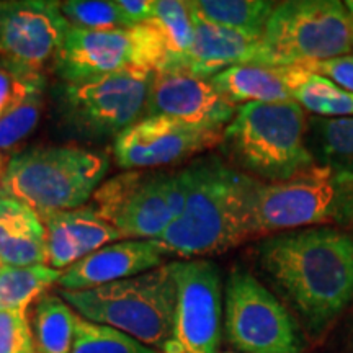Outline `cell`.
<instances>
[{
	"instance_id": "cell-5",
	"label": "cell",
	"mask_w": 353,
	"mask_h": 353,
	"mask_svg": "<svg viewBox=\"0 0 353 353\" xmlns=\"http://www.w3.org/2000/svg\"><path fill=\"white\" fill-rule=\"evenodd\" d=\"M110 169L107 154L81 145H41L7 162L0 190L38 214L76 210L94 196Z\"/></svg>"
},
{
	"instance_id": "cell-25",
	"label": "cell",
	"mask_w": 353,
	"mask_h": 353,
	"mask_svg": "<svg viewBox=\"0 0 353 353\" xmlns=\"http://www.w3.org/2000/svg\"><path fill=\"white\" fill-rule=\"evenodd\" d=\"M63 272L50 265H28L0 268V309L26 311L34 299H39L52 285L59 281Z\"/></svg>"
},
{
	"instance_id": "cell-16",
	"label": "cell",
	"mask_w": 353,
	"mask_h": 353,
	"mask_svg": "<svg viewBox=\"0 0 353 353\" xmlns=\"http://www.w3.org/2000/svg\"><path fill=\"white\" fill-rule=\"evenodd\" d=\"M165 255L157 241L113 242L65 268L57 285L64 291L94 290L154 270Z\"/></svg>"
},
{
	"instance_id": "cell-3",
	"label": "cell",
	"mask_w": 353,
	"mask_h": 353,
	"mask_svg": "<svg viewBox=\"0 0 353 353\" xmlns=\"http://www.w3.org/2000/svg\"><path fill=\"white\" fill-rule=\"evenodd\" d=\"M306 112L296 101L245 103L223 130L221 151L242 174L283 182L316 164L306 144Z\"/></svg>"
},
{
	"instance_id": "cell-19",
	"label": "cell",
	"mask_w": 353,
	"mask_h": 353,
	"mask_svg": "<svg viewBox=\"0 0 353 353\" xmlns=\"http://www.w3.org/2000/svg\"><path fill=\"white\" fill-rule=\"evenodd\" d=\"M0 260L3 265H48L46 229L39 214L0 190Z\"/></svg>"
},
{
	"instance_id": "cell-24",
	"label": "cell",
	"mask_w": 353,
	"mask_h": 353,
	"mask_svg": "<svg viewBox=\"0 0 353 353\" xmlns=\"http://www.w3.org/2000/svg\"><path fill=\"white\" fill-rule=\"evenodd\" d=\"M276 3L267 0H192L190 10L210 23L262 37Z\"/></svg>"
},
{
	"instance_id": "cell-22",
	"label": "cell",
	"mask_w": 353,
	"mask_h": 353,
	"mask_svg": "<svg viewBox=\"0 0 353 353\" xmlns=\"http://www.w3.org/2000/svg\"><path fill=\"white\" fill-rule=\"evenodd\" d=\"M77 312L59 294L46 293L34 304L32 327L38 353H70L76 335Z\"/></svg>"
},
{
	"instance_id": "cell-13",
	"label": "cell",
	"mask_w": 353,
	"mask_h": 353,
	"mask_svg": "<svg viewBox=\"0 0 353 353\" xmlns=\"http://www.w3.org/2000/svg\"><path fill=\"white\" fill-rule=\"evenodd\" d=\"M59 3L0 0V68L19 76H43L69 28Z\"/></svg>"
},
{
	"instance_id": "cell-14",
	"label": "cell",
	"mask_w": 353,
	"mask_h": 353,
	"mask_svg": "<svg viewBox=\"0 0 353 353\" xmlns=\"http://www.w3.org/2000/svg\"><path fill=\"white\" fill-rule=\"evenodd\" d=\"M223 130L175 118L144 117L114 138L113 156L123 170H149L187 161L221 144Z\"/></svg>"
},
{
	"instance_id": "cell-11",
	"label": "cell",
	"mask_w": 353,
	"mask_h": 353,
	"mask_svg": "<svg viewBox=\"0 0 353 353\" xmlns=\"http://www.w3.org/2000/svg\"><path fill=\"white\" fill-rule=\"evenodd\" d=\"M154 72L121 70L82 83H65L61 101L65 120L87 136H114L144 118Z\"/></svg>"
},
{
	"instance_id": "cell-21",
	"label": "cell",
	"mask_w": 353,
	"mask_h": 353,
	"mask_svg": "<svg viewBox=\"0 0 353 353\" xmlns=\"http://www.w3.org/2000/svg\"><path fill=\"white\" fill-rule=\"evenodd\" d=\"M291 100L319 118L353 117V94L299 65L283 68Z\"/></svg>"
},
{
	"instance_id": "cell-33",
	"label": "cell",
	"mask_w": 353,
	"mask_h": 353,
	"mask_svg": "<svg viewBox=\"0 0 353 353\" xmlns=\"http://www.w3.org/2000/svg\"><path fill=\"white\" fill-rule=\"evenodd\" d=\"M7 162L8 161H6V159H3L2 156H0V179H2V175H3V172H6V167H7Z\"/></svg>"
},
{
	"instance_id": "cell-27",
	"label": "cell",
	"mask_w": 353,
	"mask_h": 353,
	"mask_svg": "<svg viewBox=\"0 0 353 353\" xmlns=\"http://www.w3.org/2000/svg\"><path fill=\"white\" fill-rule=\"evenodd\" d=\"M44 83L34 87L17 107L0 117V156L6 161H10L13 149L38 126L44 110Z\"/></svg>"
},
{
	"instance_id": "cell-35",
	"label": "cell",
	"mask_w": 353,
	"mask_h": 353,
	"mask_svg": "<svg viewBox=\"0 0 353 353\" xmlns=\"http://www.w3.org/2000/svg\"><path fill=\"white\" fill-rule=\"evenodd\" d=\"M2 114H3V110H0V117H2Z\"/></svg>"
},
{
	"instance_id": "cell-2",
	"label": "cell",
	"mask_w": 353,
	"mask_h": 353,
	"mask_svg": "<svg viewBox=\"0 0 353 353\" xmlns=\"http://www.w3.org/2000/svg\"><path fill=\"white\" fill-rule=\"evenodd\" d=\"M185 170L188 176L185 208L156 239L167 254L183 259L216 255L257 237L259 180L216 156L198 159Z\"/></svg>"
},
{
	"instance_id": "cell-20",
	"label": "cell",
	"mask_w": 353,
	"mask_h": 353,
	"mask_svg": "<svg viewBox=\"0 0 353 353\" xmlns=\"http://www.w3.org/2000/svg\"><path fill=\"white\" fill-rule=\"evenodd\" d=\"M216 92L234 107L245 103H276L291 100L283 68L234 65L210 79Z\"/></svg>"
},
{
	"instance_id": "cell-28",
	"label": "cell",
	"mask_w": 353,
	"mask_h": 353,
	"mask_svg": "<svg viewBox=\"0 0 353 353\" xmlns=\"http://www.w3.org/2000/svg\"><path fill=\"white\" fill-rule=\"evenodd\" d=\"M70 353H161L125 332L97 324L77 314L76 335Z\"/></svg>"
},
{
	"instance_id": "cell-18",
	"label": "cell",
	"mask_w": 353,
	"mask_h": 353,
	"mask_svg": "<svg viewBox=\"0 0 353 353\" xmlns=\"http://www.w3.org/2000/svg\"><path fill=\"white\" fill-rule=\"evenodd\" d=\"M192 20L193 41L183 57L182 70L210 81L234 65H260L262 37L210 23L193 12Z\"/></svg>"
},
{
	"instance_id": "cell-23",
	"label": "cell",
	"mask_w": 353,
	"mask_h": 353,
	"mask_svg": "<svg viewBox=\"0 0 353 353\" xmlns=\"http://www.w3.org/2000/svg\"><path fill=\"white\" fill-rule=\"evenodd\" d=\"M306 144L317 164L353 176V117L312 118Z\"/></svg>"
},
{
	"instance_id": "cell-9",
	"label": "cell",
	"mask_w": 353,
	"mask_h": 353,
	"mask_svg": "<svg viewBox=\"0 0 353 353\" xmlns=\"http://www.w3.org/2000/svg\"><path fill=\"white\" fill-rule=\"evenodd\" d=\"M170 64L157 30L145 21L132 28L95 32L70 26L54 57L56 74L68 85L121 72H161Z\"/></svg>"
},
{
	"instance_id": "cell-4",
	"label": "cell",
	"mask_w": 353,
	"mask_h": 353,
	"mask_svg": "<svg viewBox=\"0 0 353 353\" xmlns=\"http://www.w3.org/2000/svg\"><path fill=\"white\" fill-rule=\"evenodd\" d=\"M59 294L83 319L110 325L154 350L164 353L172 341L176 288L170 263L94 290H61Z\"/></svg>"
},
{
	"instance_id": "cell-32",
	"label": "cell",
	"mask_w": 353,
	"mask_h": 353,
	"mask_svg": "<svg viewBox=\"0 0 353 353\" xmlns=\"http://www.w3.org/2000/svg\"><path fill=\"white\" fill-rule=\"evenodd\" d=\"M117 6L128 25L136 26L151 19L156 0H117Z\"/></svg>"
},
{
	"instance_id": "cell-26",
	"label": "cell",
	"mask_w": 353,
	"mask_h": 353,
	"mask_svg": "<svg viewBox=\"0 0 353 353\" xmlns=\"http://www.w3.org/2000/svg\"><path fill=\"white\" fill-rule=\"evenodd\" d=\"M161 34L170 64L167 70L182 69L183 57L193 41V20L188 2L180 0H156L152 17L148 20Z\"/></svg>"
},
{
	"instance_id": "cell-30",
	"label": "cell",
	"mask_w": 353,
	"mask_h": 353,
	"mask_svg": "<svg viewBox=\"0 0 353 353\" xmlns=\"http://www.w3.org/2000/svg\"><path fill=\"white\" fill-rule=\"evenodd\" d=\"M0 353H38L26 311L0 309Z\"/></svg>"
},
{
	"instance_id": "cell-29",
	"label": "cell",
	"mask_w": 353,
	"mask_h": 353,
	"mask_svg": "<svg viewBox=\"0 0 353 353\" xmlns=\"http://www.w3.org/2000/svg\"><path fill=\"white\" fill-rule=\"evenodd\" d=\"M70 26L95 32L132 28L121 15L117 0H68L59 3Z\"/></svg>"
},
{
	"instance_id": "cell-1",
	"label": "cell",
	"mask_w": 353,
	"mask_h": 353,
	"mask_svg": "<svg viewBox=\"0 0 353 353\" xmlns=\"http://www.w3.org/2000/svg\"><path fill=\"white\" fill-rule=\"evenodd\" d=\"M255 262L272 288L321 335L353 303V234L330 226L263 237Z\"/></svg>"
},
{
	"instance_id": "cell-7",
	"label": "cell",
	"mask_w": 353,
	"mask_h": 353,
	"mask_svg": "<svg viewBox=\"0 0 353 353\" xmlns=\"http://www.w3.org/2000/svg\"><path fill=\"white\" fill-rule=\"evenodd\" d=\"M353 223V176L314 164L288 180L262 183L255 196V236Z\"/></svg>"
},
{
	"instance_id": "cell-17",
	"label": "cell",
	"mask_w": 353,
	"mask_h": 353,
	"mask_svg": "<svg viewBox=\"0 0 353 353\" xmlns=\"http://www.w3.org/2000/svg\"><path fill=\"white\" fill-rule=\"evenodd\" d=\"M46 229L48 265L64 272L110 242L123 241L117 228L108 224L94 205L76 210L39 214Z\"/></svg>"
},
{
	"instance_id": "cell-34",
	"label": "cell",
	"mask_w": 353,
	"mask_h": 353,
	"mask_svg": "<svg viewBox=\"0 0 353 353\" xmlns=\"http://www.w3.org/2000/svg\"><path fill=\"white\" fill-rule=\"evenodd\" d=\"M345 7H347V10H348V13H350V17L353 20V0H348V2H345Z\"/></svg>"
},
{
	"instance_id": "cell-31",
	"label": "cell",
	"mask_w": 353,
	"mask_h": 353,
	"mask_svg": "<svg viewBox=\"0 0 353 353\" xmlns=\"http://www.w3.org/2000/svg\"><path fill=\"white\" fill-rule=\"evenodd\" d=\"M299 68L309 70V72L319 74V76L329 79L343 90L353 94V54H345L332 57L325 61H314V63L299 64Z\"/></svg>"
},
{
	"instance_id": "cell-12",
	"label": "cell",
	"mask_w": 353,
	"mask_h": 353,
	"mask_svg": "<svg viewBox=\"0 0 353 353\" xmlns=\"http://www.w3.org/2000/svg\"><path fill=\"white\" fill-rule=\"evenodd\" d=\"M176 288L174 335L164 353H218L223 330V283L206 259L170 262Z\"/></svg>"
},
{
	"instance_id": "cell-15",
	"label": "cell",
	"mask_w": 353,
	"mask_h": 353,
	"mask_svg": "<svg viewBox=\"0 0 353 353\" xmlns=\"http://www.w3.org/2000/svg\"><path fill=\"white\" fill-rule=\"evenodd\" d=\"M236 110L206 79L182 69L161 70L152 76L144 117L162 114L190 125L224 130Z\"/></svg>"
},
{
	"instance_id": "cell-8",
	"label": "cell",
	"mask_w": 353,
	"mask_h": 353,
	"mask_svg": "<svg viewBox=\"0 0 353 353\" xmlns=\"http://www.w3.org/2000/svg\"><path fill=\"white\" fill-rule=\"evenodd\" d=\"M188 193L185 167L179 172L126 170L95 190L92 205L118 229L123 241H156L182 214Z\"/></svg>"
},
{
	"instance_id": "cell-6",
	"label": "cell",
	"mask_w": 353,
	"mask_h": 353,
	"mask_svg": "<svg viewBox=\"0 0 353 353\" xmlns=\"http://www.w3.org/2000/svg\"><path fill=\"white\" fill-rule=\"evenodd\" d=\"M260 65L290 68L350 54L353 20L339 0L276 3L265 23Z\"/></svg>"
},
{
	"instance_id": "cell-36",
	"label": "cell",
	"mask_w": 353,
	"mask_h": 353,
	"mask_svg": "<svg viewBox=\"0 0 353 353\" xmlns=\"http://www.w3.org/2000/svg\"><path fill=\"white\" fill-rule=\"evenodd\" d=\"M2 265H3V263H2V260H0V268H2Z\"/></svg>"
},
{
	"instance_id": "cell-10",
	"label": "cell",
	"mask_w": 353,
	"mask_h": 353,
	"mask_svg": "<svg viewBox=\"0 0 353 353\" xmlns=\"http://www.w3.org/2000/svg\"><path fill=\"white\" fill-rule=\"evenodd\" d=\"M224 332L236 353H303L304 337L283 303L236 267L224 291Z\"/></svg>"
}]
</instances>
